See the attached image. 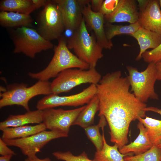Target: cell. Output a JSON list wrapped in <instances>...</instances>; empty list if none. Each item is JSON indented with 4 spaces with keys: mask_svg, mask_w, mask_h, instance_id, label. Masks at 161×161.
<instances>
[{
    "mask_svg": "<svg viewBox=\"0 0 161 161\" xmlns=\"http://www.w3.org/2000/svg\"><path fill=\"white\" fill-rule=\"evenodd\" d=\"M99 101L98 116L103 115L112 129L128 130L132 121L146 117L147 104L140 101L129 89L127 77L120 71L108 73L96 85Z\"/></svg>",
    "mask_w": 161,
    "mask_h": 161,
    "instance_id": "1",
    "label": "cell"
},
{
    "mask_svg": "<svg viewBox=\"0 0 161 161\" xmlns=\"http://www.w3.org/2000/svg\"><path fill=\"white\" fill-rule=\"evenodd\" d=\"M58 44L54 48L52 58L47 66L36 73L29 72L28 76L32 78L40 80L48 81L56 77L61 72L71 68L87 70L89 66L73 54L67 46V41L62 36L58 39Z\"/></svg>",
    "mask_w": 161,
    "mask_h": 161,
    "instance_id": "2",
    "label": "cell"
},
{
    "mask_svg": "<svg viewBox=\"0 0 161 161\" xmlns=\"http://www.w3.org/2000/svg\"><path fill=\"white\" fill-rule=\"evenodd\" d=\"M94 35L89 33L83 17L79 27L66 40L68 48L72 49L80 59L89 65V68H95L103 56V49Z\"/></svg>",
    "mask_w": 161,
    "mask_h": 161,
    "instance_id": "3",
    "label": "cell"
},
{
    "mask_svg": "<svg viewBox=\"0 0 161 161\" xmlns=\"http://www.w3.org/2000/svg\"><path fill=\"white\" fill-rule=\"evenodd\" d=\"M5 91L0 92V108L17 105L23 107L27 112L30 111L29 101L33 97L40 95L52 94L51 82L38 80L30 87L25 83H14L7 85Z\"/></svg>",
    "mask_w": 161,
    "mask_h": 161,
    "instance_id": "4",
    "label": "cell"
},
{
    "mask_svg": "<svg viewBox=\"0 0 161 161\" xmlns=\"http://www.w3.org/2000/svg\"><path fill=\"white\" fill-rule=\"evenodd\" d=\"M129 73L127 76L130 87L136 97L143 103L149 99L158 100L159 96L155 92L154 85L157 80L155 64L149 63L146 69L142 72L131 66H126Z\"/></svg>",
    "mask_w": 161,
    "mask_h": 161,
    "instance_id": "5",
    "label": "cell"
},
{
    "mask_svg": "<svg viewBox=\"0 0 161 161\" xmlns=\"http://www.w3.org/2000/svg\"><path fill=\"white\" fill-rule=\"evenodd\" d=\"M14 45L13 52L22 53L32 58L42 51L51 49L53 44L43 38L36 30L30 27L16 28L11 33Z\"/></svg>",
    "mask_w": 161,
    "mask_h": 161,
    "instance_id": "6",
    "label": "cell"
},
{
    "mask_svg": "<svg viewBox=\"0 0 161 161\" xmlns=\"http://www.w3.org/2000/svg\"><path fill=\"white\" fill-rule=\"evenodd\" d=\"M102 78L95 68L87 70L71 68L60 73L51 83L52 94L67 92L81 84L89 83L97 85Z\"/></svg>",
    "mask_w": 161,
    "mask_h": 161,
    "instance_id": "7",
    "label": "cell"
},
{
    "mask_svg": "<svg viewBox=\"0 0 161 161\" xmlns=\"http://www.w3.org/2000/svg\"><path fill=\"white\" fill-rule=\"evenodd\" d=\"M37 17L38 32L46 40L58 39L65 30L61 13L54 0H47Z\"/></svg>",
    "mask_w": 161,
    "mask_h": 161,
    "instance_id": "8",
    "label": "cell"
},
{
    "mask_svg": "<svg viewBox=\"0 0 161 161\" xmlns=\"http://www.w3.org/2000/svg\"><path fill=\"white\" fill-rule=\"evenodd\" d=\"M96 85L90 86L79 93L67 96H60L51 94L40 100L37 103V109H45L59 106L76 107L87 104L97 94Z\"/></svg>",
    "mask_w": 161,
    "mask_h": 161,
    "instance_id": "9",
    "label": "cell"
},
{
    "mask_svg": "<svg viewBox=\"0 0 161 161\" xmlns=\"http://www.w3.org/2000/svg\"><path fill=\"white\" fill-rule=\"evenodd\" d=\"M68 135L50 130L40 132L30 136L11 140H3L8 146L20 148L22 153L27 157L36 155L49 142L54 139L66 137Z\"/></svg>",
    "mask_w": 161,
    "mask_h": 161,
    "instance_id": "10",
    "label": "cell"
},
{
    "mask_svg": "<svg viewBox=\"0 0 161 161\" xmlns=\"http://www.w3.org/2000/svg\"><path fill=\"white\" fill-rule=\"evenodd\" d=\"M85 106L67 110L62 109H45L43 110L42 123L47 129L68 135L70 126Z\"/></svg>",
    "mask_w": 161,
    "mask_h": 161,
    "instance_id": "11",
    "label": "cell"
},
{
    "mask_svg": "<svg viewBox=\"0 0 161 161\" xmlns=\"http://www.w3.org/2000/svg\"><path fill=\"white\" fill-rule=\"evenodd\" d=\"M140 27L161 36V11L158 0H137Z\"/></svg>",
    "mask_w": 161,
    "mask_h": 161,
    "instance_id": "12",
    "label": "cell"
},
{
    "mask_svg": "<svg viewBox=\"0 0 161 161\" xmlns=\"http://www.w3.org/2000/svg\"><path fill=\"white\" fill-rule=\"evenodd\" d=\"M62 14L65 30L74 32L80 26L83 18L84 6L80 0H54Z\"/></svg>",
    "mask_w": 161,
    "mask_h": 161,
    "instance_id": "13",
    "label": "cell"
},
{
    "mask_svg": "<svg viewBox=\"0 0 161 161\" xmlns=\"http://www.w3.org/2000/svg\"><path fill=\"white\" fill-rule=\"evenodd\" d=\"M82 13L87 27L92 30L99 44L103 48L111 49L113 46L112 41L106 37L104 16L99 12H95L91 9L90 3L83 8Z\"/></svg>",
    "mask_w": 161,
    "mask_h": 161,
    "instance_id": "14",
    "label": "cell"
},
{
    "mask_svg": "<svg viewBox=\"0 0 161 161\" xmlns=\"http://www.w3.org/2000/svg\"><path fill=\"white\" fill-rule=\"evenodd\" d=\"M139 10L137 1L120 0L115 10L111 13L104 16L106 23L127 22L130 24L137 22Z\"/></svg>",
    "mask_w": 161,
    "mask_h": 161,
    "instance_id": "15",
    "label": "cell"
},
{
    "mask_svg": "<svg viewBox=\"0 0 161 161\" xmlns=\"http://www.w3.org/2000/svg\"><path fill=\"white\" fill-rule=\"evenodd\" d=\"M137 41L140 47L139 53L136 58L139 61L142 55L149 49H154L161 43V36L151 30L140 27L135 32L129 35Z\"/></svg>",
    "mask_w": 161,
    "mask_h": 161,
    "instance_id": "16",
    "label": "cell"
},
{
    "mask_svg": "<svg viewBox=\"0 0 161 161\" xmlns=\"http://www.w3.org/2000/svg\"><path fill=\"white\" fill-rule=\"evenodd\" d=\"M43 111H27L23 114L10 115L5 120L0 123V129L26 125L31 123L39 124L43 122Z\"/></svg>",
    "mask_w": 161,
    "mask_h": 161,
    "instance_id": "17",
    "label": "cell"
},
{
    "mask_svg": "<svg viewBox=\"0 0 161 161\" xmlns=\"http://www.w3.org/2000/svg\"><path fill=\"white\" fill-rule=\"evenodd\" d=\"M137 127L140 131L139 134L133 142L125 145L119 150L122 154L128 155L131 154L135 155H139L148 150L153 145L143 125L139 122Z\"/></svg>",
    "mask_w": 161,
    "mask_h": 161,
    "instance_id": "18",
    "label": "cell"
},
{
    "mask_svg": "<svg viewBox=\"0 0 161 161\" xmlns=\"http://www.w3.org/2000/svg\"><path fill=\"white\" fill-rule=\"evenodd\" d=\"M46 129L43 123L34 126L26 125L7 128L1 130V138L3 140H11L24 138L46 130Z\"/></svg>",
    "mask_w": 161,
    "mask_h": 161,
    "instance_id": "19",
    "label": "cell"
},
{
    "mask_svg": "<svg viewBox=\"0 0 161 161\" xmlns=\"http://www.w3.org/2000/svg\"><path fill=\"white\" fill-rule=\"evenodd\" d=\"M33 21L30 15L12 12H0V25L4 27H30Z\"/></svg>",
    "mask_w": 161,
    "mask_h": 161,
    "instance_id": "20",
    "label": "cell"
},
{
    "mask_svg": "<svg viewBox=\"0 0 161 161\" xmlns=\"http://www.w3.org/2000/svg\"><path fill=\"white\" fill-rule=\"evenodd\" d=\"M86 104L77 117L73 125H78L84 129L93 125L95 115L99 109V101L97 95Z\"/></svg>",
    "mask_w": 161,
    "mask_h": 161,
    "instance_id": "21",
    "label": "cell"
},
{
    "mask_svg": "<svg viewBox=\"0 0 161 161\" xmlns=\"http://www.w3.org/2000/svg\"><path fill=\"white\" fill-rule=\"evenodd\" d=\"M104 127H101L103 138V146L100 150L95 152L93 160L95 161H125L124 157L128 155L120 153L117 144L114 143L113 146L108 144L104 135Z\"/></svg>",
    "mask_w": 161,
    "mask_h": 161,
    "instance_id": "22",
    "label": "cell"
},
{
    "mask_svg": "<svg viewBox=\"0 0 161 161\" xmlns=\"http://www.w3.org/2000/svg\"><path fill=\"white\" fill-rule=\"evenodd\" d=\"M0 9L1 11L30 15L37 8L32 0H3L0 2Z\"/></svg>",
    "mask_w": 161,
    "mask_h": 161,
    "instance_id": "23",
    "label": "cell"
},
{
    "mask_svg": "<svg viewBox=\"0 0 161 161\" xmlns=\"http://www.w3.org/2000/svg\"><path fill=\"white\" fill-rule=\"evenodd\" d=\"M146 129L149 139L153 145L158 147L161 145V120L146 116L138 120Z\"/></svg>",
    "mask_w": 161,
    "mask_h": 161,
    "instance_id": "24",
    "label": "cell"
},
{
    "mask_svg": "<svg viewBox=\"0 0 161 161\" xmlns=\"http://www.w3.org/2000/svg\"><path fill=\"white\" fill-rule=\"evenodd\" d=\"M99 116L100 120L97 125H92L84 129L88 138L95 146L96 151H100L103 148V136L101 134L100 129L103 126H105L107 123L106 119L103 115Z\"/></svg>",
    "mask_w": 161,
    "mask_h": 161,
    "instance_id": "25",
    "label": "cell"
},
{
    "mask_svg": "<svg viewBox=\"0 0 161 161\" xmlns=\"http://www.w3.org/2000/svg\"><path fill=\"white\" fill-rule=\"evenodd\" d=\"M140 27L137 22L128 25H114L106 23L104 24L106 35L107 39L110 41L114 36L123 34L129 35L136 32Z\"/></svg>",
    "mask_w": 161,
    "mask_h": 161,
    "instance_id": "26",
    "label": "cell"
},
{
    "mask_svg": "<svg viewBox=\"0 0 161 161\" xmlns=\"http://www.w3.org/2000/svg\"><path fill=\"white\" fill-rule=\"evenodd\" d=\"M125 161H161V148L153 145L148 150L139 155H127Z\"/></svg>",
    "mask_w": 161,
    "mask_h": 161,
    "instance_id": "27",
    "label": "cell"
},
{
    "mask_svg": "<svg viewBox=\"0 0 161 161\" xmlns=\"http://www.w3.org/2000/svg\"><path fill=\"white\" fill-rule=\"evenodd\" d=\"M53 155L57 159L65 161H95L89 159L86 153L84 151L78 156H75L70 151H56Z\"/></svg>",
    "mask_w": 161,
    "mask_h": 161,
    "instance_id": "28",
    "label": "cell"
},
{
    "mask_svg": "<svg viewBox=\"0 0 161 161\" xmlns=\"http://www.w3.org/2000/svg\"><path fill=\"white\" fill-rule=\"evenodd\" d=\"M142 58L145 62L148 64L161 61V43L156 48L145 51L143 54Z\"/></svg>",
    "mask_w": 161,
    "mask_h": 161,
    "instance_id": "29",
    "label": "cell"
},
{
    "mask_svg": "<svg viewBox=\"0 0 161 161\" xmlns=\"http://www.w3.org/2000/svg\"><path fill=\"white\" fill-rule=\"evenodd\" d=\"M120 0H103L99 13L104 16L112 13L117 7Z\"/></svg>",
    "mask_w": 161,
    "mask_h": 161,
    "instance_id": "30",
    "label": "cell"
},
{
    "mask_svg": "<svg viewBox=\"0 0 161 161\" xmlns=\"http://www.w3.org/2000/svg\"><path fill=\"white\" fill-rule=\"evenodd\" d=\"M7 145L3 140L0 138V154L1 156L9 155H15V153L7 146Z\"/></svg>",
    "mask_w": 161,
    "mask_h": 161,
    "instance_id": "31",
    "label": "cell"
},
{
    "mask_svg": "<svg viewBox=\"0 0 161 161\" xmlns=\"http://www.w3.org/2000/svg\"><path fill=\"white\" fill-rule=\"evenodd\" d=\"M103 1V0H91V7L92 10L95 12H99Z\"/></svg>",
    "mask_w": 161,
    "mask_h": 161,
    "instance_id": "32",
    "label": "cell"
},
{
    "mask_svg": "<svg viewBox=\"0 0 161 161\" xmlns=\"http://www.w3.org/2000/svg\"><path fill=\"white\" fill-rule=\"evenodd\" d=\"M24 161H51L49 157H47L43 159H40L38 158L36 156L27 157L25 159Z\"/></svg>",
    "mask_w": 161,
    "mask_h": 161,
    "instance_id": "33",
    "label": "cell"
},
{
    "mask_svg": "<svg viewBox=\"0 0 161 161\" xmlns=\"http://www.w3.org/2000/svg\"><path fill=\"white\" fill-rule=\"evenodd\" d=\"M157 80H161V61L155 64Z\"/></svg>",
    "mask_w": 161,
    "mask_h": 161,
    "instance_id": "34",
    "label": "cell"
},
{
    "mask_svg": "<svg viewBox=\"0 0 161 161\" xmlns=\"http://www.w3.org/2000/svg\"><path fill=\"white\" fill-rule=\"evenodd\" d=\"M47 0H32V1L35 5L37 9L40 7L44 6Z\"/></svg>",
    "mask_w": 161,
    "mask_h": 161,
    "instance_id": "35",
    "label": "cell"
},
{
    "mask_svg": "<svg viewBox=\"0 0 161 161\" xmlns=\"http://www.w3.org/2000/svg\"><path fill=\"white\" fill-rule=\"evenodd\" d=\"M146 112L151 111L157 113L161 115V109L152 106L146 107L144 109Z\"/></svg>",
    "mask_w": 161,
    "mask_h": 161,
    "instance_id": "36",
    "label": "cell"
},
{
    "mask_svg": "<svg viewBox=\"0 0 161 161\" xmlns=\"http://www.w3.org/2000/svg\"><path fill=\"white\" fill-rule=\"evenodd\" d=\"M13 155L1 156L0 157V161H10Z\"/></svg>",
    "mask_w": 161,
    "mask_h": 161,
    "instance_id": "37",
    "label": "cell"
},
{
    "mask_svg": "<svg viewBox=\"0 0 161 161\" xmlns=\"http://www.w3.org/2000/svg\"><path fill=\"white\" fill-rule=\"evenodd\" d=\"M159 2L161 11V0H159Z\"/></svg>",
    "mask_w": 161,
    "mask_h": 161,
    "instance_id": "38",
    "label": "cell"
},
{
    "mask_svg": "<svg viewBox=\"0 0 161 161\" xmlns=\"http://www.w3.org/2000/svg\"><path fill=\"white\" fill-rule=\"evenodd\" d=\"M158 147L161 148V145L159 146Z\"/></svg>",
    "mask_w": 161,
    "mask_h": 161,
    "instance_id": "39",
    "label": "cell"
}]
</instances>
